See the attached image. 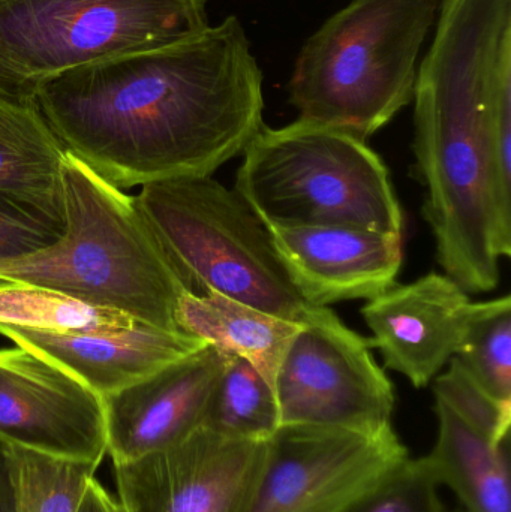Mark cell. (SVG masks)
Returning a JSON list of instances; mask_svg holds the SVG:
<instances>
[{"label":"cell","mask_w":511,"mask_h":512,"mask_svg":"<svg viewBox=\"0 0 511 512\" xmlns=\"http://www.w3.org/2000/svg\"><path fill=\"white\" fill-rule=\"evenodd\" d=\"M135 198L195 294L305 321L314 304L291 283L269 231L236 192L212 176L186 177L150 183Z\"/></svg>","instance_id":"8992f818"},{"label":"cell","mask_w":511,"mask_h":512,"mask_svg":"<svg viewBox=\"0 0 511 512\" xmlns=\"http://www.w3.org/2000/svg\"><path fill=\"white\" fill-rule=\"evenodd\" d=\"M2 445L15 512H78L98 463Z\"/></svg>","instance_id":"44dd1931"},{"label":"cell","mask_w":511,"mask_h":512,"mask_svg":"<svg viewBox=\"0 0 511 512\" xmlns=\"http://www.w3.org/2000/svg\"><path fill=\"white\" fill-rule=\"evenodd\" d=\"M441 0H350L300 48L288 83L299 119L362 138L413 102Z\"/></svg>","instance_id":"277c9868"},{"label":"cell","mask_w":511,"mask_h":512,"mask_svg":"<svg viewBox=\"0 0 511 512\" xmlns=\"http://www.w3.org/2000/svg\"><path fill=\"white\" fill-rule=\"evenodd\" d=\"M78 512H122L117 499L111 496L96 478L90 481Z\"/></svg>","instance_id":"484cf974"},{"label":"cell","mask_w":511,"mask_h":512,"mask_svg":"<svg viewBox=\"0 0 511 512\" xmlns=\"http://www.w3.org/2000/svg\"><path fill=\"white\" fill-rule=\"evenodd\" d=\"M0 444L101 465L104 400L50 358L0 348Z\"/></svg>","instance_id":"8fae6325"},{"label":"cell","mask_w":511,"mask_h":512,"mask_svg":"<svg viewBox=\"0 0 511 512\" xmlns=\"http://www.w3.org/2000/svg\"><path fill=\"white\" fill-rule=\"evenodd\" d=\"M438 435L422 457L440 487H449L464 512H511L510 438L480 429L435 399Z\"/></svg>","instance_id":"2e32d148"},{"label":"cell","mask_w":511,"mask_h":512,"mask_svg":"<svg viewBox=\"0 0 511 512\" xmlns=\"http://www.w3.org/2000/svg\"><path fill=\"white\" fill-rule=\"evenodd\" d=\"M222 366L224 352L207 345L104 397L107 454L114 465L167 450L201 429Z\"/></svg>","instance_id":"7c38bea8"},{"label":"cell","mask_w":511,"mask_h":512,"mask_svg":"<svg viewBox=\"0 0 511 512\" xmlns=\"http://www.w3.org/2000/svg\"><path fill=\"white\" fill-rule=\"evenodd\" d=\"M179 331L248 360L273 387L279 363L300 324L215 292H186L176 307Z\"/></svg>","instance_id":"e0dca14e"},{"label":"cell","mask_w":511,"mask_h":512,"mask_svg":"<svg viewBox=\"0 0 511 512\" xmlns=\"http://www.w3.org/2000/svg\"><path fill=\"white\" fill-rule=\"evenodd\" d=\"M63 156L35 104L0 98V194L63 218Z\"/></svg>","instance_id":"ac0fdd59"},{"label":"cell","mask_w":511,"mask_h":512,"mask_svg":"<svg viewBox=\"0 0 511 512\" xmlns=\"http://www.w3.org/2000/svg\"><path fill=\"white\" fill-rule=\"evenodd\" d=\"M447 512H464L461 510V508H455V510H452V511H447Z\"/></svg>","instance_id":"83f0119b"},{"label":"cell","mask_w":511,"mask_h":512,"mask_svg":"<svg viewBox=\"0 0 511 512\" xmlns=\"http://www.w3.org/2000/svg\"><path fill=\"white\" fill-rule=\"evenodd\" d=\"M425 460L408 459L345 512H447Z\"/></svg>","instance_id":"603a6c76"},{"label":"cell","mask_w":511,"mask_h":512,"mask_svg":"<svg viewBox=\"0 0 511 512\" xmlns=\"http://www.w3.org/2000/svg\"><path fill=\"white\" fill-rule=\"evenodd\" d=\"M408 459L395 429L282 426L243 512H345Z\"/></svg>","instance_id":"9c48e42d"},{"label":"cell","mask_w":511,"mask_h":512,"mask_svg":"<svg viewBox=\"0 0 511 512\" xmlns=\"http://www.w3.org/2000/svg\"><path fill=\"white\" fill-rule=\"evenodd\" d=\"M455 357L488 393L511 403V298L471 303Z\"/></svg>","instance_id":"7402d4cb"},{"label":"cell","mask_w":511,"mask_h":512,"mask_svg":"<svg viewBox=\"0 0 511 512\" xmlns=\"http://www.w3.org/2000/svg\"><path fill=\"white\" fill-rule=\"evenodd\" d=\"M282 426L378 435L393 429L395 388L368 339L333 310L312 306L273 382Z\"/></svg>","instance_id":"ba28073f"},{"label":"cell","mask_w":511,"mask_h":512,"mask_svg":"<svg viewBox=\"0 0 511 512\" xmlns=\"http://www.w3.org/2000/svg\"><path fill=\"white\" fill-rule=\"evenodd\" d=\"M0 512H15L14 495L9 480L8 465L0 445Z\"/></svg>","instance_id":"4316f807"},{"label":"cell","mask_w":511,"mask_h":512,"mask_svg":"<svg viewBox=\"0 0 511 512\" xmlns=\"http://www.w3.org/2000/svg\"><path fill=\"white\" fill-rule=\"evenodd\" d=\"M35 107L65 152L119 189L212 176L263 129L264 75L237 15L153 50L47 78Z\"/></svg>","instance_id":"6da1fadb"},{"label":"cell","mask_w":511,"mask_h":512,"mask_svg":"<svg viewBox=\"0 0 511 512\" xmlns=\"http://www.w3.org/2000/svg\"><path fill=\"white\" fill-rule=\"evenodd\" d=\"M0 325L57 334L122 333L141 322L63 292L0 280Z\"/></svg>","instance_id":"ffe728a7"},{"label":"cell","mask_w":511,"mask_h":512,"mask_svg":"<svg viewBox=\"0 0 511 512\" xmlns=\"http://www.w3.org/2000/svg\"><path fill=\"white\" fill-rule=\"evenodd\" d=\"M267 444L201 427L174 447L114 465L117 504L122 512H243Z\"/></svg>","instance_id":"30bf717a"},{"label":"cell","mask_w":511,"mask_h":512,"mask_svg":"<svg viewBox=\"0 0 511 512\" xmlns=\"http://www.w3.org/2000/svg\"><path fill=\"white\" fill-rule=\"evenodd\" d=\"M63 231L65 219L30 201L0 194V262L50 248Z\"/></svg>","instance_id":"d4e9b609"},{"label":"cell","mask_w":511,"mask_h":512,"mask_svg":"<svg viewBox=\"0 0 511 512\" xmlns=\"http://www.w3.org/2000/svg\"><path fill=\"white\" fill-rule=\"evenodd\" d=\"M470 306L467 292L446 274L392 286L363 306L369 346L380 349L387 369L426 387L455 355Z\"/></svg>","instance_id":"4fadbf2b"},{"label":"cell","mask_w":511,"mask_h":512,"mask_svg":"<svg viewBox=\"0 0 511 512\" xmlns=\"http://www.w3.org/2000/svg\"><path fill=\"white\" fill-rule=\"evenodd\" d=\"M449 364V370L435 378V399L497 438H510L511 403L495 399L455 355Z\"/></svg>","instance_id":"cb8c5ba5"},{"label":"cell","mask_w":511,"mask_h":512,"mask_svg":"<svg viewBox=\"0 0 511 512\" xmlns=\"http://www.w3.org/2000/svg\"><path fill=\"white\" fill-rule=\"evenodd\" d=\"M0 336L65 367L102 399L207 346L182 331L150 325L95 334H57L0 325Z\"/></svg>","instance_id":"9a60e30c"},{"label":"cell","mask_w":511,"mask_h":512,"mask_svg":"<svg viewBox=\"0 0 511 512\" xmlns=\"http://www.w3.org/2000/svg\"><path fill=\"white\" fill-rule=\"evenodd\" d=\"M209 26L207 0H0V98L35 104L47 78Z\"/></svg>","instance_id":"52a82bcc"},{"label":"cell","mask_w":511,"mask_h":512,"mask_svg":"<svg viewBox=\"0 0 511 512\" xmlns=\"http://www.w3.org/2000/svg\"><path fill=\"white\" fill-rule=\"evenodd\" d=\"M201 427L240 441H270L281 429L275 390L248 360L224 352Z\"/></svg>","instance_id":"d6986e66"},{"label":"cell","mask_w":511,"mask_h":512,"mask_svg":"<svg viewBox=\"0 0 511 512\" xmlns=\"http://www.w3.org/2000/svg\"><path fill=\"white\" fill-rule=\"evenodd\" d=\"M291 283L314 306L372 300L396 285L404 236L351 227L267 228Z\"/></svg>","instance_id":"5bb4252c"},{"label":"cell","mask_w":511,"mask_h":512,"mask_svg":"<svg viewBox=\"0 0 511 512\" xmlns=\"http://www.w3.org/2000/svg\"><path fill=\"white\" fill-rule=\"evenodd\" d=\"M234 192L266 228L351 227L404 236L389 170L365 138L297 119L263 126Z\"/></svg>","instance_id":"5b68a950"},{"label":"cell","mask_w":511,"mask_h":512,"mask_svg":"<svg viewBox=\"0 0 511 512\" xmlns=\"http://www.w3.org/2000/svg\"><path fill=\"white\" fill-rule=\"evenodd\" d=\"M413 101L438 262L467 294L492 291L511 255V0H441Z\"/></svg>","instance_id":"7a4b0ae2"},{"label":"cell","mask_w":511,"mask_h":512,"mask_svg":"<svg viewBox=\"0 0 511 512\" xmlns=\"http://www.w3.org/2000/svg\"><path fill=\"white\" fill-rule=\"evenodd\" d=\"M62 185V239L35 254L0 262V280L53 289L141 324L179 331L177 303L194 289L137 198L105 182L68 152Z\"/></svg>","instance_id":"3957f363"}]
</instances>
